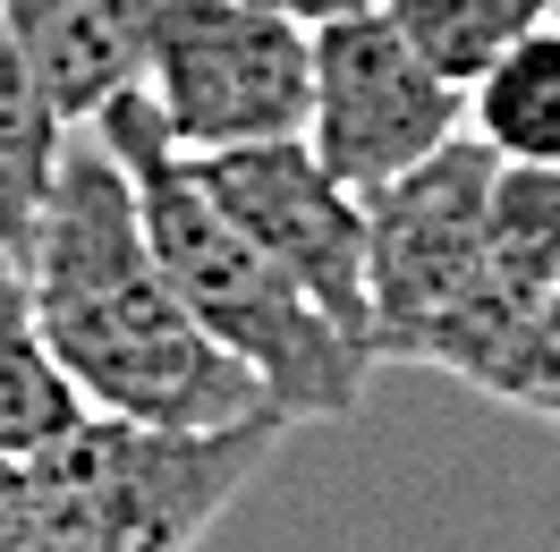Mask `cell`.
<instances>
[{"label": "cell", "instance_id": "4", "mask_svg": "<svg viewBox=\"0 0 560 552\" xmlns=\"http://www.w3.org/2000/svg\"><path fill=\"white\" fill-rule=\"evenodd\" d=\"M306 26L255 0H153L137 94L178 153H230L306 128Z\"/></svg>", "mask_w": 560, "mask_h": 552}, {"label": "cell", "instance_id": "11", "mask_svg": "<svg viewBox=\"0 0 560 552\" xmlns=\"http://www.w3.org/2000/svg\"><path fill=\"white\" fill-rule=\"evenodd\" d=\"M60 137H69V119L43 103L35 69H26V51H18L9 18H0V246L9 255H26V230H35L51 162H60Z\"/></svg>", "mask_w": 560, "mask_h": 552}, {"label": "cell", "instance_id": "7", "mask_svg": "<svg viewBox=\"0 0 560 552\" xmlns=\"http://www.w3.org/2000/svg\"><path fill=\"white\" fill-rule=\"evenodd\" d=\"M187 171L349 341H365V205L306 153V137L187 153Z\"/></svg>", "mask_w": 560, "mask_h": 552}, {"label": "cell", "instance_id": "13", "mask_svg": "<svg viewBox=\"0 0 560 552\" xmlns=\"http://www.w3.org/2000/svg\"><path fill=\"white\" fill-rule=\"evenodd\" d=\"M492 273H510L518 289L560 280V162L552 171L492 162Z\"/></svg>", "mask_w": 560, "mask_h": 552}, {"label": "cell", "instance_id": "2", "mask_svg": "<svg viewBox=\"0 0 560 552\" xmlns=\"http://www.w3.org/2000/svg\"><path fill=\"white\" fill-rule=\"evenodd\" d=\"M85 128H94V137L110 145V162L128 171L137 230H144V246H153L162 280L178 289L187 323L264 391V409H272L280 425L357 416L365 375H374V348L349 341V332L196 187L187 153L162 137V119H153V103H144L137 85L110 94Z\"/></svg>", "mask_w": 560, "mask_h": 552}, {"label": "cell", "instance_id": "9", "mask_svg": "<svg viewBox=\"0 0 560 552\" xmlns=\"http://www.w3.org/2000/svg\"><path fill=\"white\" fill-rule=\"evenodd\" d=\"M458 137H476L510 171L560 162V18H544L535 35H518L458 85Z\"/></svg>", "mask_w": 560, "mask_h": 552}, {"label": "cell", "instance_id": "8", "mask_svg": "<svg viewBox=\"0 0 560 552\" xmlns=\"http://www.w3.org/2000/svg\"><path fill=\"white\" fill-rule=\"evenodd\" d=\"M144 9L153 0H0V18H9V35L26 51L43 103L60 111L69 128H85L110 94L137 85Z\"/></svg>", "mask_w": 560, "mask_h": 552}, {"label": "cell", "instance_id": "15", "mask_svg": "<svg viewBox=\"0 0 560 552\" xmlns=\"http://www.w3.org/2000/svg\"><path fill=\"white\" fill-rule=\"evenodd\" d=\"M535 314H544V332H552V348H560V280L544 289V307H535Z\"/></svg>", "mask_w": 560, "mask_h": 552}, {"label": "cell", "instance_id": "6", "mask_svg": "<svg viewBox=\"0 0 560 552\" xmlns=\"http://www.w3.org/2000/svg\"><path fill=\"white\" fill-rule=\"evenodd\" d=\"M365 205V348L374 366L399 357L408 332H424L492 255V153L476 137H451L417 171L383 179Z\"/></svg>", "mask_w": 560, "mask_h": 552}, {"label": "cell", "instance_id": "12", "mask_svg": "<svg viewBox=\"0 0 560 552\" xmlns=\"http://www.w3.org/2000/svg\"><path fill=\"white\" fill-rule=\"evenodd\" d=\"M374 9L408 35V51L424 69H442L451 85H467L485 60H501L518 35H535L544 18H560V0H374Z\"/></svg>", "mask_w": 560, "mask_h": 552}, {"label": "cell", "instance_id": "3", "mask_svg": "<svg viewBox=\"0 0 560 552\" xmlns=\"http://www.w3.org/2000/svg\"><path fill=\"white\" fill-rule=\"evenodd\" d=\"M280 434H289L280 416L205 425V434L77 416L60 442L18 459L26 552H196L212 518L280 450Z\"/></svg>", "mask_w": 560, "mask_h": 552}, {"label": "cell", "instance_id": "1", "mask_svg": "<svg viewBox=\"0 0 560 552\" xmlns=\"http://www.w3.org/2000/svg\"><path fill=\"white\" fill-rule=\"evenodd\" d=\"M26 298L51 366L69 375L85 416H128V425H246L272 416L264 391L187 323L178 289L162 280L153 246L137 230L128 171L110 162L103 137H60L43 212L26 230Z\"/></svg>", "mask_w": 560, "mask_h": 552}, {"label": "cell", "instance_id": "14", "mask_svg": "<svg viewBox=\"0 0 560 552\" xmlns=\"http://www.w3.org/2000/svg\"><path fill=\"white\" fill-rule=\"evenodd\" d=\"M255 9H280V18H298V26H323V18H349L365 0H255Z\"/></svg>", "mask_w": 560, "mask_h": 552}, {"label": "cell", "instance_id": "5", "mask_svg": "<svg viewBox=\"0 0 560 552\" xmlns=\"http://www.w3.org/2000/svg\"><path fill=\"white\" fill-rule=\"evenodd\" d=\"M306 51L315 60H306V128L298 137L349 196H374L383 179L417 171L424 153L458 137V85L424 69L374 0L306 26Z\"/></svg>", "mask_w": 560, "mask_h": 552}, {"label": "cell", "instance_id": "10", "mask_svg": "<svg viewBox=\"0 0 560 552\" xmlns=\"http://www.w3.org/2000/svg\"><path fill=\"white\" fill-rule=\"evenodd\" d=\"M85 400L69 391V375L51 366V348L35 332V298H26V264L0 246V459L60 442Z\"/></svg>", "mask_w": 560, "mask_h": 552}]
</instances>
